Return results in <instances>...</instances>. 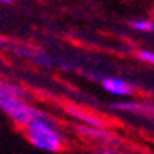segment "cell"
<instances>
[{
    "label": "cell",
    "instance_id": "cell-6",
    "mask_svg": "<svg viewBox=\"0 0 154 154\" xmlns=\"http://www.w3.org/2000/svg\"><path fill=\"white\" fill-rule=\"evenodd\" d=\"M112 109L120 110V112L127 113H136V115H147V113H154V107L146 102H134V100H122V102H115L110 105Z\"/></svg>",
    "mask_w": 154,
    "mask_h": 154
},
{
    "label": "cell",
    "instance_id": "cell-1",
    "mask_svg": "<svg viewBox=\"0 0 154 154\" xmlns=\"http://www.w3.org/2000/svg\"><path fill=\"white\" fill-rule=\"evenodd\" d=\"M0 110L22 129L44 113L26 100V91L20 86L5 82H0Z\"/></svg>",
    "mask_w": 154,
    "mask_h": 154
},
{
    "label": "cell",
    "instance_id": "cell-5",
    "mask_svg": "<svg viewBox=\"0 0 154 154\" xmlns=\"http://www.w3.org/2000/svg\"><path fill=\"white\" fill-rule=\"evenodd\" d=\"M66 112H68L76 122L83 124V125L98 127V129H109V122H107L103 117L97 115V113H91V112H88V110L78 109V107H68Z\"/></svg>",
    "mask_w": 154,
    "mask_h": 154
},
{
    "label": "cell",
    "instance_id": "cell-3",
    "mask_svg": "<svg viewBox=\"0 0 154 154\" xmlns=\"http://www.w3.org/2000/svg\"><path fill=\"white\" fill-rule=\"evenodd\" d=\"M76 134L82 139L93 140V142L102 146H115L120 142L119 136H115L109 129H98V127H90V125H83V124L76 125Z\"/></svg>",
    "mask_w": 154,
    "mask_h": 154
},
{
    "label": "cell",
    "instance_id": "cell-9",
    "mask_svg": "<svg viewBox=\"0 0 154 154\" xmlns=\"http://www.w3.org/2000/svg\"><path fill=\"white\" fill-rule=\"evenodd\" d=\"M137 58L144 63H149V64H154V53L152 51H147V49H140L137 51Z\"/></svg>",
    "mask_w": 154,
    "mask_h": 154
},
{
    "label": "cell",
    "instance_id": "cell-4",
    "mask_svg": "<svg viewBox=\"0 0 154 154\" xmlns=\"http://www.w3.org/2000/svg\"><path fill=\"white\" fill-rule=\"evenodd\" d=\"M100 85H102V88H103L107 93H110V95H113V97L127 98V97H132L136 93V88L127 82V80H122V78H117V76L102 78Z\"/></svg>",
    "mask_w": 154,
    "mask_h": 154
},
{
    "label": "cell",
    "instance_id": "cell-8",
    "mask_svg": "<svg viewBox=\"0 0 154 154\" xmlns=\"http://www.w3.org/2000/svg\"><path fill=\"white\" fill-rule=\"evenodd\" d=\"M90 154H124V152L117 147H113V146H100L95 151H91Z\"/></svg>",
    "mask_w": 154,
    "mask_h": 154
},
{
    "label": "cell",
    "instance_id": "cell-7",
    "mask_svg": "<svg viewBox=\"0 0 154 154\" xmlns=\"http://www.w3.org/2000/svg\"><path fill=\"white\" fill-rule=\"evenodd\" d=\"M129 26L139 32H154V22L144 20V19H136V20H129Z\"/></svg>",
    "mask_w": 154,
    "mask_h": 154
},
{
    "label": "cell",
    "instance_id": "cell-2",
    "mask_svg": "<svg viewBox=\"0 0 154 154\" xmlns=\"http://www.w3.org/2000/svg\"><path fill=\"white\" fill-rule=\"evenodd\" d=\"M22 131L26 139L39 151L59 152L66 146V136L58 127V122L46 112L39 119L32 120L29 125H26Z\"/></svg>",
    "mask_w": 154,
    "mask_h": 154
},
{
    "label": "cell",
    "instance_id": "cell-10",
    "mask_svg": "<svg viewBox=\"0 0 154 154\" xmlns=\"http://www.w3.org/2000/svg\"><path fill=\"white\" fill-rule=\"evenodd\" d=\"M0 2H2V4H12L14 0H0Z\"/></svg>",
    "mask_w": 154,
    "mask_h": 154
}]
</instances>
